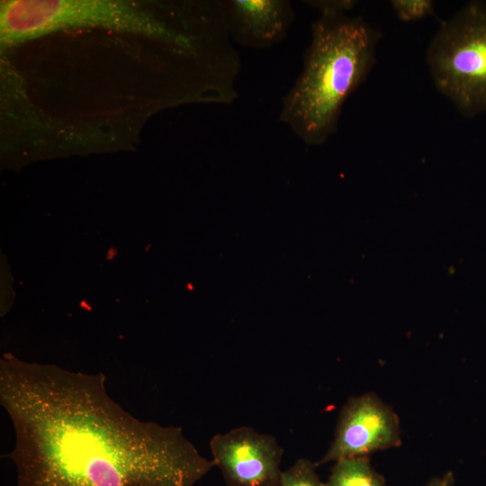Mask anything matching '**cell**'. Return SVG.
Segmentation results:
<instances>
[{"label": "cell", "instance_id": "8992f818", "mask_svg": "<svg viewBox=\"0 0 486 486\" xmlns=\"http://www.w3.org/2000/svg\"><path fill=\"white\" fill-rule=\"evenodd\" d=\"M210 449L227 486H281L284 450L274 436L238 427L213 436Z\"/></svg>", "mask_w": 486, "mask_h": 486}, {"label": "cell", "instance_id": "ba28073f", "mask_svg": "<svg viewBox=\"0 0 486 486\" xmlns=\"http://www.w3.org/2000/svg\"><path fill=\"white\" fill-rule=\"evenodd\" d=\"M326 486H386L369 456L344 458L333 464Z\"/></svg>", "mask_w": 486, "mask_h": 486}, {"label": "cell", "instance_id": "6da1fadb", "mask_svg": "<svg viewBox=\"0 0 486 486\" xmlns=\"http://www.w3.org/2000/svg\"><path fill=\"white\" fill-rule=\"evenodd\" d=\"M0 404L15 486H195L213 467L181 428L137 418L85 374L4 354Z\"/></svg>", "mask_w": 486, "mask_h": 486}, {"label": "cell", "instance_id": "7c38bea8", "mask_svg": "<svg viewBox=\"0 0 486 486\" xmlns=\"http://www.w3.org/2000/svg\"><path fill=\"white\" fill-rule=\"evenodd\" d=\"M454 482V473L447 472L440 477H434L426 486H453Z\"/></svg>", "mask_w": 486, "mask_h": 486}, {"label": "cell", "instance_id": "3957f363", "mask_svg": "<svg viewBox=\"0 0 486 486\" xmlns=\"http://www.w3.org/2000/svg\"><path fill=\"white\" fill-rule=\"evenodd\" d=\"M103 28L184 47L198 45L203 30L189 32L157 13L121 0H7L0 4L3 46L66 29Z\"/></svg>", "mask_w": 486, "mask_h": 486}, {"label": "cell", "instance_id": "277c9868", "mask_svg": "<svg viewBox=\"0 0 486 486\" xmlns=\"http://www.w3.org/2000/svg\"><path fill=\"white\" fill-rule=\"evenodd\" d=\"M426 60L436 89L465 117L486 112V1L465 4L430 40Z\"/></svg>", "mask_w": 486, "mask_h": 486}, {"label": "cell", "instance_id": "9c48e42d", "mask_svg": "<svg viewBox=\"0 0 486 486\" xmlns=\"http://www.w3.org/2000/svg\"><path fill=\"white\" fill-rule=\"evenodd\" d=\"M318 465L309 459H298L292 466L283 471L281 486H326L317 472Z\"/></svg>", "mask_w": 486, "mask_h": 486}, {"label": "cell", "instance_id": "52a82bcc", "mask_svg": "<svg viewBox=\"0 0 486 486\" xmlns=\"http://www.w3.org/2000/svg\"><path fill=\"white\" fill-rule=\"evenodd\" d=\"M234 44L264 50L283 42L294 20L288 0H221Z\"/></svg>", "mask_w": 486, "mask_h": 486}, {"label": "cell", "instance_id": "8fae6325", "mask_svg": "<svg viewBox=\"0 0 486 486\" xmlns=\"http://www.w3.org/2000/svg\"><path fill=\"white\" fill-rule=\"evenodd\" d=\"M306 4L322 14H348L357 4L356 0H310Z\"/></svg>", "mask_w": 486, "mask_h": 486}, {"label": "cell", "instance_id": "5b68a950", "mask_svg": "<svg viewBox=\"0 0 486 486\" xmlns=\"http://www.w3.org/2000/svg\"><path fill=\"white\" fill-rule=\"evenodd\" d=\"M400 444V419L392 408L374 393L353 396L342 407L334 438L317 465L369 456Z\"/></svg>", "mask_w": 486, "mask_h": 486}, {"label": "cell", "instance_id": "30bf717a", "mask_svg": "<svg viewBox=\"0 0 486 486\" xmlns=\"http://www.w3.org/2000/svg\"><path fill=\"white\" fill-rule=\"evenodd\" d=\"M392 11L402 22H413L435 15L432 0H392Z\"/></svg>", "mask_w": 486, "mask_h": 486}, {"label": "cell", "instance_id": "7a4b0ae2", "mask_svg": "<svg viewBox=\"0 0 486 486\" xmlns=\"http://www.w3.org/2000/svg\"><path fill=\"white\" fill-rule=\"evenodd\" d=\"M310 35L278 119L306 145L319 146L337 132L344 104L374 68L382 34L360 16L322 14Z\"/></svg>", "mask_w": 486, "mask_h": 486}]
</instances>
